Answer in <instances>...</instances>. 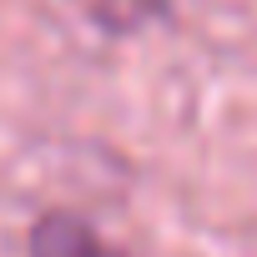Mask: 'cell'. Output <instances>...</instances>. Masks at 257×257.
Wrapping results in <instances>:
<instances>
[{
  "label": "cell",
  "mask_w": 257,
  "mask_h": 257,
  "mask_svg": "<svg viewBox=\"0 0 257 257\" xmlns=\"http://www.w3.org/2000/svg\"><path fill=\"white\" fill-rule=\"evenodd\" d=\"M31 257H121L86 217L76 212H46L31 227Z\"/></svg>",
  "instance_id": "cell-1"
}]
</instances>
